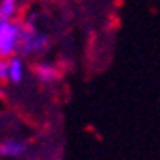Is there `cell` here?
<instances>
[{"instance_id": "6da1fadb", "label": "cell", "mask_w": 160, "mask_h": 160, "mask_svg": "<svg viewBox=\"0 0 160 160\" xmlns=\"http://www.w3.org/2000/svg\"><path fill=\"white\" fill-rule=\"evenodd\" d=\"M48 46V38L44 34H38L34 27L31 25H21V34H19V46L17 52L21 55H32L46 50Z\"/></svg>"}, {"instance_id": "7a4b0ae2", "label": "cell", "mask_w": 160, "mask_h": 160, "mask_svg": "<svg viewBox=\"0 0 160 160\" xmlns=\"http://www.w3.org/2000/svg\"><path fill=\"white\" fill-rule=\"evenodd\" d=\"M21 25L12 23L10 19L0 21V57H10L17 52Z\"/></svg>"}, {"instance_id": "3957f363", "label": "cell", "mask_w": 160, "mask_h": 160, "mask_svg": "<svg viewBox=\"0 0 160 160\" xmlns=\"http://www.w3.org/2000/svg\"><path fill=\"white\" fill-rule=\"evenodd\" d=\"M8 80L12 84H19L23 80V61L17 55L8 57Z\"/></svg>"}, {"instance_id": "277c9868", "label": "cell", "mask_w": 160, "mask_h": 160, "mask_svg": "<svg viewBox=\"0 0 160 160\" xmlns=\"http://www.w3.org/2000/svg\"><path fill=\"white\" fill-rule=\"evenodd\" d=\"M34 74L42 80V82H55V80L59 78V71H57V67H53V65H50V63H38L36 67H34Z\"/></svg>"}, {"instance_id": "5b68a950", "label": "cell", "mask_w": 160, "mask_h": 160, "mask_svg": "<svg viewBox=\"0 0 160 160\" xmlns=\"http://www.w3.org/2000/svg\"><path fill=\"white\" fill-rule=\"evenodd\" d=\"M27 151V145L23 141H15V139H8L0 145V156H21Z\"/></svg>"}, {"instance_id": "8992f818", "label": "cell", "mask_w": 160, "mask_h": 160, "mask_svg": "<svg viewBox=\"0 0 160 160\" xmlns=\"http://www.w3.org/2000/svg\"><path fill=\"white\" fill-rule=\"evenodd\" d=\"M15 13H17L15 0H2L0 2V17L2 19H12Z\"/></svg>"}, {"instance_id": "52a82bcc", "label": "cell", "mask_w": 160, "mask_h": 160, "mask_svg": "<svg viewBox=\"0 0 160 160\" xmlns=\"http://www.w3.org/2000/svg\"><path fill=\"white\" fill-rule=\"evenodd\" d=\"M8 80V57H0V82Z\"/></svg>"}, {"instance_id": "ba28073f", "label": "cell", "mask_w": 160, "mask_h": 160, "mask_svg": "<svg viewBox=\"0 0 160 160\" xmlns=\"http://www.w3.org/2000/svg\"><path fill=\"white\" fill-rule=\"evenodd\" d=\"M0 21H2V17H0Z\"/></svg>"}]
</instances>
